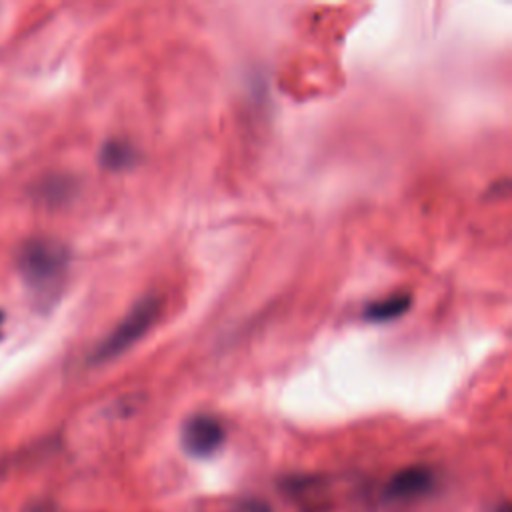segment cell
I'll return each mask as SVG.
<instances>
[{
	"mask_svg": "<svg viewBox=\"0 0 512 512\" xmlns=\"http://www.w3.org/2000/svg\"><path fill=\"white\" fill-rule=\"evenodd\" d=\"M136 160V150L124 140H108L100 150V162L108 170H124Z\"/></svg>",
	"mask_w": 512,
	"mask_h": 512,
	"instance_id": "cell-6",
	"label": "cell"
},
{
	"mask_svg": "<svg viewBox=\"0 0 512 512\" xmlns=\"http://www.w3.org/2000/svg\"><path fill=\"white\" fill-rule=\"evenodd\" d=\"M68 248L50 238L28 240L18 254V268L24 280L36 288L52 286L68 266Z\"/></svg>",
	"mask_w": 512,
	"mask_h": 512,
	"instance_id": "cell-2",
	"label": "cell"
},
{
	"mask_svg": "<svg viewBox=\"0 0 512 512\" xmlns=\"http://www.w3.org/2000/svg\"><path fill=\"white\" fill-rule=\"evenodd\" d=\"M234 512H274L264 500H256V498H248V500H240L234 506Z\"/></svg>",
	"mask_w": 512,
	"mask_h": 512,
	"instance_id": "cell-7",
	"label": "cell"
},
{
	"mask_svg": "<svg viewBox=\"0 0 512 512\" xmlns=\"http://www.w3.org/2000/svg\"><path fill=\"white\" fill-rule=\"evenodd\" d=\"M162 310V302L158 296H144L140 298L130 312L102 338V342L94 348L90 362L100 364L108 362L122 352H126L130 346H134L158 320Z\"/></svg>",
	"mask_w": 512,
	"mask_h": 512,
	"instance_id": "cell-1",
	"label": "cell"
},
{
	"mask_svg": "<svg viewBox=\"0 0 512 512\" xmlns=\"http://www.w3.org/2000/svg\"><path fill=\"white\" fill-rule=\"evenodd\" d=\"M2 322H4V314L0 312V326H2Z\"/></svg>",
	"mask_w": 512,
	"mask_h": 512,
	"instance_id": "cell-11",
	"label": "cell"
},
{
	"mask_svg": "<svg viewBox=\"0 0 512 512\" xmlns=\"http://www.w3.org/2000/svg\"><path fill=\"white\" fill-rule=\"evenodd\" d=\"M434 488V472L426 466H408L398 470L386 484L388 500H414Z\"/></svg>",
	"mask_w": 512,
	"mask_h": 512,
	"instance_id": "cell-4",
	"label": "cell"
},
{
	"mask_svg": "<svg viewBox=\"0 0 512 512\" xmlns=\"http://www.w3.org/2000/svg\"><path fill=\"white\" fill-rule=\"evenodd\" d=\"M42 192H44L46 196H50V198H58V196H62V192H64V194L68 192V184H66V180L56 178V180H50Z\"/></svg>",
	"mask_w": 512,
	"mask_h": 512,
	"instance_id": "cell-8",
	"label": "cell"
},
{
	"mask_svg": "<svg viewBox=\"0 0 512 512\" xmlns=\"http://www.w3.org/2000/svg\"><path fill=\"white\" fill-rule=\"evenodd\" d=\"M494 512H510V506H508V502H502Z\"/></svg>",
	"mask_w": 512,
	"mask_h": 512,
	"instance_id": "cell-9",
	"label": "cell"
},
{
	"mask_svg": "<svg viewBox=\"0 0 512 512\" xmlns=\"http://www.w3.org/2000/svg\"><path fill=\"white\" fill-rule=\"evenodd\" d=\"M410 304H412V296L410 294L394 292V294H388L384 298H378V300L370 302L364 308L362 318L366 322H392V320L404 316L408 312Z\"/></svg>",
	"mask_w": 512,
	"mask_h": 512,
	"instance_id": "cell-5",
	"label": "cell"
},
{
	"mask_svg": "<svg viewBox=\"0 0 512 512\" xmlns=\"http://www.w3.org/2000/svg\"><path fill=\"white\" fill-rule=\"evenodd\" d=\"M226 432L222 422L212 414L190 416L180 430V444L186 454L194 458H208L220 450Z\"/></svg>",
	"mask_w": 512,
	"mask_h": 512,
	"instance_id": "cell-3",
	"label": "cell"
},
{
	"mask_svg": "<svg viewBox=\"0 0 512 512\" xmlns=\"http://www.w3.org/2000/svg\"><path fill=\"white\" fill-rule=\"evenodd\" d=\"M36 512H54V510H52V508H46V506H40Z\"/></svg>",
	"mask_w": 512,
	"mask_h": 512,
	"instance_id": "cell-10",
	"label": "cell"
}]
</instances>
